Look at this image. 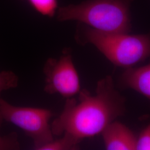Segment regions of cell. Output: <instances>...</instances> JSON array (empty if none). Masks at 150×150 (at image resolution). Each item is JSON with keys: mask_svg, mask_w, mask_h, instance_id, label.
<instances>
[{"mask_svg": "<svg viewBox=\"0 0 150 150\" xmlns=\"http://www.w3.org/2000/svg\"><path fill=\"white\" fill-rule=\"evenodd\" d=\"M125 103L112 77L106 76L98 81L94 95L83 89L79 93L78 100L66 99L62 112L51 124L52 132L56 136L69 133L81 142L100 134L107 125L125 114Z\"/></svg>", "mask_w": 150, "mask_h": 150, "instance_id": "1", "label": "cell"}, {"mask_svg": "<svg viewBox=\"0 0 150 150\" xmlns=\"http://www.w3.org/2000/svg\"><path fill=\"white\" fill-rule=\"evenodd\" d=\"M75 39L80 45H92L113 64L126 69L150 57V33L102 32L79 23Z\"/></svg>", "mask_w": 150, "mask_h": 150, "instance_id": "2", "label": "cell"}, {"mask_svg": "<svg viewBox=\"0 0 150 150\" xmlns=\"http://www.w3.org/2000/svg\"><path fill=\"white\" fill-rule=\"evenodd\" d=\"M133 0H87L59 7V22L76 21L102 32L129 33V7Z\"/></svg>", "mask_w": 150, "mask_h": 150, "instance_id": "3", "label": "cell"}, {"mask_svg": "<svg viewBox=\"0 0 150 150\" xmlns=\"http://www.w3.org/2000/svg\"><path fill=\"white\" fill-rule=\"evenodd\" d=\"M0 115L32 139L34 150H40L54 139L50 124L53 113L48 109L13 106L0 97Z\"/></svg>", "mask_w": 150, "mask_h": 150, "instance_id": "4", "label": "cell"}, {"mask_svg": "<svg viewBox=\"0 0 150 150\" xmlns=\"http://www.w3.org/2000/svg\"><path fill=\"white\" fill-rule=\"evenodd\" d=\"M43 72V90L47 94H58L67 99L79 94L81 90L79 75L69 48L64 50L59 58L47 59Z\"/></svg>", "mask_w": 150, "mask_h": 150, "instance_id": "5", "label": "cell"}, {"mask_svg": "<svg viewBox=\"0 0 150 150\" xmlns=\"http://www.w3.org/2000/svg\"><path fill=\"white\" fill-rule=\"evenodd\" d=\"M101 134L106 150H136L137 137L123 123L114 121L107 125Z\"/></svg>", "mask_w": 150, "mask_h": 150, "instance_id": "6", "label": "cell"}, {"mask_svg": "<svg viewBox=\"0 0 150 150\" xmlns=\"http://www.w3.org/2000/svg\"><path fill=\"white\" fill-rule=\"evenodd\" d=\"M121 85L139 92L150 101V64L126 69L121 75Z\"/></svg>", "mask_w": 150, "mask_h": 150, "instance_id": "7", "label": "cell"}, {"mask_svg": "<svg viewBox=\"0 0 150 150\" xmlns=\"http://www.w3.org/2000/svg\"><path fill=\"white\" fill-rule=\"evenodd\" d=\"M59 139H54L40 150H75L80 148L81 141L69 133H64Z\"/></svg>", "mask_w": 150, "mask_h": 150, "instance_id": "8", "label": "cell"}, {"mask_svg": "<svg viewBox=\"0 0 150 150\" xmlns=\"http://www.w3.org/2000/svg\"><path fill=\"white\" fill-rule=\"evenodd\" d=\"M43 16L53 17L58 10V0H23Z\"/></svg>", "mask_w": 150, "mask_h": 150, "instance_id": "9", "label": "cell"}, {"mask_svg": "<svg viewBox=\"0 0 150 150\" xmlns=\"http://www.w3.org/2000/svg\"><path fill=\"white\" fill-rule=\"evenodd\" d=\"M19 78L12 71L0 72V97L3 91L16 88L18 85Z\"/></svg>", "mask_w": 150, "mask_h": 150, "instance_id": "10", "label": "cell"}, {"mask_svg": "<svg viewBox=\"0 0 150 150\" xmlns=\"http://www.w3.org/2000/svg\"><path fill=\"white\" fill-rule=\"evenodd\" d=\"M4 121L0 115V128ZM20 149V144L17 133L13 132L3 136L0 135V150H17Z\"/></svg>", "mask_w": 150, "mask_h": 150, "instance_id": "11", "label": "cell"}, {"mask_svg": "<svg viewBox=\"0 0 150 150\" xmlns=\"http://www.w3.org/2000/svg\"><path fill=\"white\" fill-rule=\"evenodd\" d=\"M137 150H150V124L141 132L137 138Z\"/></svg>", "mask_w": 150, "mask_h": 150, "instance_id": "12", "label": "cell"}]
</instances>
